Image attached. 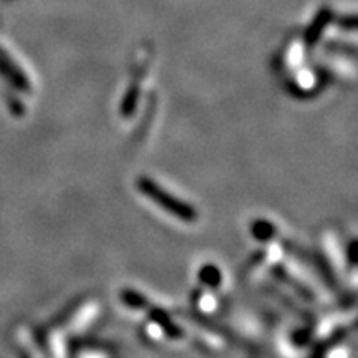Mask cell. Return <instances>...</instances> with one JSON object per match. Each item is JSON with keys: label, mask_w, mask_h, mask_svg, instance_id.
Segmentation results:
<instances>
[{"label": "cell", "mask_w": 358, "mask_h": 358, "mask_svg": "<svg viewBox=\"0 0 358 358\" xmlns=\"http://www.w3.org/2000/svg\"><path fill=\"white\" fill-rule=\"evenodd\" d=\"M138 186H140L143 194L153 199L156 204H159L161 208L166 209V211L169 214H173V216L182 219V221H194L196 219V211L189 204L182 203V201L174 198V196L169 194V192L161 189V187L158 185H155L151 179H146V178L140 179Z\"/></svg>", "instance_id": "cell-1"}]
</instances>
